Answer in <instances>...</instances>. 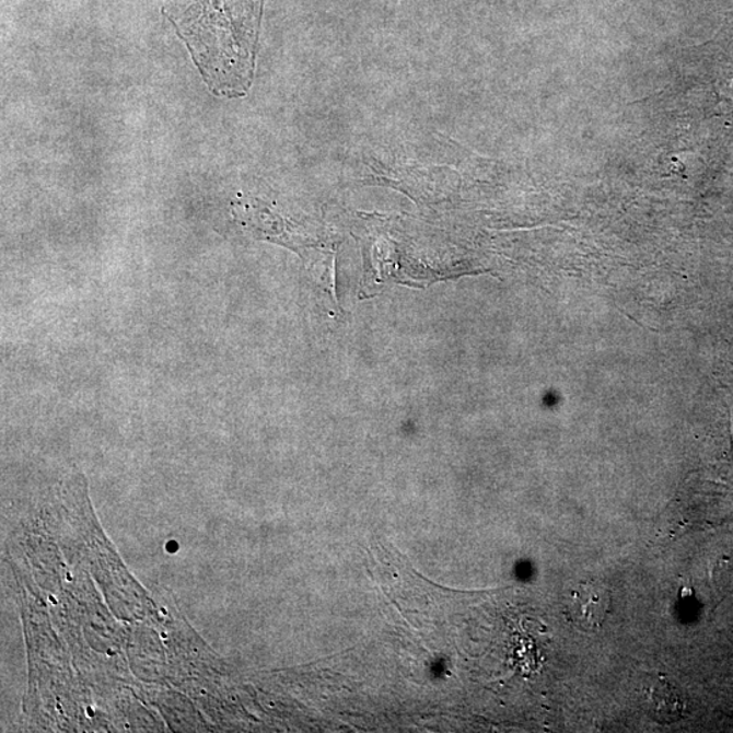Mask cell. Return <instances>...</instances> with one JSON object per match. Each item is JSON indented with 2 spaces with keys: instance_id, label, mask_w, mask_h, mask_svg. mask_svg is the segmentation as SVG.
Returning a JSON list of instances; mask_svg holds the SVG:
<instances>
[{
  "instance_id": "1",
  "label": "cell",
  "mask_w": 733,
  "mask_h": 733,
  "mask_svg": "<svg viewBox=\"0 0 733 733\" xmlns=\"http://www.w3.org/2000/svg\"><path fill=\"white\" fill-rule=\"evenodd\" d=\"M612 610V590L601 580L594 579L574 586L566 605L568 621L583 631L601 629Z\"/></svg>"
},
{
  "instance_id": "2",
  "label": "cell",
  "mask_w": 733,
  "mask_h": 733,
  "mask_svg": "<svg viewBox=\"0 0 733 733\" xmlns=\"http://www.w3.org/2000/svg\"><path fill=\"white\" fill-rule=\"evenodd\" d=\"M640 703L652 720L663 725L676 723L689 708L684 693L665 675H658L642 685Z\"/></svg>"
}]
</instances>
